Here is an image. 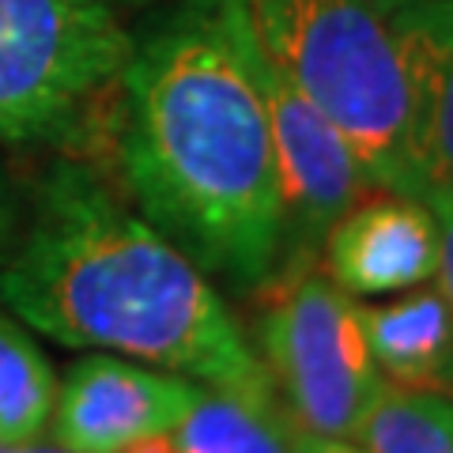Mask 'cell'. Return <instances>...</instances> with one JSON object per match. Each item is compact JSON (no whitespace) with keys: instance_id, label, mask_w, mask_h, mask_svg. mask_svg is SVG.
<instances>
[{"instance_id":"6da1fadb","label":"cell","mask_w":453,"mask_h":453,"mask_svg":"<svg viewBox=\"0 0 453 453\" xmlns=\"http://www.w3.org/2000/svg\"><path fill=\"white\" fill-rule=\"evenodd\" d=\"M113 159L129 201L204 276L257 295L280 257L265 50L246 0H174L133 38Z\"/></svg>"},{"instance_id":"7a4b0ae2","label":"cell","mask_w":453,"mask_h":453,"mask_svg":"<svg viewBox=\"0 0 453 453\" xmlns=\"http://www.w3.org/2000/svg\"><path fill=\"white\" fill-rule=\"evenodd\" d=\"M0 303L65 348L129 356L211 389H273L211 276L83 163H57L38 181L31 223L0 261Z\"/></svg>"},{"instance_id":"3957f363","label":"cell","mask_w":453,"mask_h":453,"mask_svg":"<svg viewBox=\"0 0 453 453\" xmlns=\"http://www.w3.org/2000/svg\"><path fill=\"white\" fill-rule=\"evenodd\" d=\"M273 68L356 151L381 193L423 201L412 91L386 12L363 0H246Z\"/></svg>"},{"instance_id":"277c9868","label":"cell","mask_w":453,"mask_h":453,"mask_svg":"<svg viewBox=\"0 0 453 453\" xmlns=\"http://www.w3.org/2000/svg\"><path fill=\"white\" fill-rule=\"evenodd\" d=\"M129 53L110 0H0V140L76 136L118 91Z\"/></svg>"},{"instance_id":"5b68a950","label":"cell","mask_w":453,"mask_h":453,"mask_svg":"<svg viewBox=\"0 0 453 453\" xmlns=\"http://www.w3.org/2000/svg\"><path fill=\"white\" fill-rule=\"evenodd\" d=\"M257 359L295 431L351 438L381 378L359 325V299L325 268H299L265 283Z\"/></svg>"},{"instance_id":"8992f818","label":"cell","mask_w":453,"mask_h":453,"mask_svg":"<svg viewBox=\"0 0 453 453\" xmlns=\"http://www.w3.org/2000/svg\"><path fill=\"white\" fill-rule=\"evenodd\" d=\"M265 98L276 151L280 196V257L276 273L291 276L321 261L325 234L374 186L366 181L356 151L265 57ZM268 280V283H273Z\"/></svg>"},{"instance_id":"52a82bcc","label":"cell","mask_w":453,"mask_h":453,"mask_svg":"<svg viewBox=\"0 0 453 453\" xmlns=\"http://www.w3.org/2000/svg\"><path fill=\"white\" fill-rule=\"evenodd\" d=\"M201 381L98 351L68 366L53 401V442L68 453H118L136 438L170 434Z\"/></svg>"},{"instance_id":"ba28073f","label":"cell","mask_w":453,"mask_h":453,"mask_svg":"<svg viewBox=\"0 0 453 453\" xmlns=\"http://www.w3.org/2000/svg\"><path fill=\"white\" fill-rule=\"evenodd\" d=\"M321 261L325 276L351 299L401 295L434 276L438 223L419 196L374 189L333 223Z\"/></svg>"},{"instance_id":"9c48e42d","label":"cell","mask_w":453,"mask_h":453,"mask_svg":"<svg viewBox=\"0 0 453 453\" xmlns=\"http://www.w3.org/2000/svg\"><path fill=\"white\" fill-rule=\"evenodd\" d=\"M412 91L423 196L453 189V0H401L381 8Z\"/></svg>"},{"instance_id":"30bf717a","label":"cell","mask_w":453,"mask_h":453,"mask_svg":"<svg viewBox=\"0 0 453 453\" xmlns=\"http://www.w3.org/2000/svg\"><path fill=\"white\" fill-rule=\"evenodd\" d=\"M359 325L381 378L442 389L453 363V321L438 288L416 283L393 303H359Z\"/></svg>"},{"instance_id":"8fae6325","label":"cell","mask_w":453,"mask_h":453,"mask_svg":"<svg viewBox=\"0 0 453 453\" xmlns=\"http://www.w3.org/2000/svg\"><path fill=\"white\" fill-rule=\"evenodd\" d=\"M170 434L178 453H291L299 431L283 412L276 389L234 393L201 386Z\"/></svg>"},{"instance_id":"7c38bea8","label":"cell","mask_w":453,"mask_h":453,"mask_svg":"<svg viewBox=\"0 0 453 453\" xmlns=\"http://www.w3.org/2000/svg\"><path fill=\"white\" fill-rule=\"evenodd\" d=\"M351 438L366 453H453V393L386 378Z\"/></svg>"},{"instance_id":"4fadbf2b","label":"cell","mask_w":453,"mask_h":453,"mask_svg":"<svg viewBox=\"0 0 453 453\" xmlns=\"http://www.w3.org/2000/svg\"><path fill=\"white\" fill-rule=\"evenodd\" d=\"M57 374L19 318L0 314V446H23L50 427Z\"/></svg>"},{"instance_id":"5bb4252c","label":"cell","mask_w":453,"mask_h":453,"mask_svg":"<svg viewBox=\"0 0 453 453\" xmlns=\"http://www.w3.org/2000/svg\"><path fill=\"white\" fill-rule=\"evenodd\" d=\"M423 201H427L431 216L438 223V268H434V276H438V295H442L449 321H453V189H431ZM442 389L453 393V363L446 371Z\"/></svg>"},{"instance_id":"9a60e30c","label":"cell","mask_w":453,"mask_h":453,"mask_svg":"<svg viewBox=\"0 0 453 453\" xmlns=\"http://www.w3.org/2000/svg\"><path fill=\"white\" fill-rule=\"evenodd\" d=\"M291 453H366L356 438H333V434H295Z\"/></svg>"},{"instance_id":"2e32d148","label":"cell","mask_w":453,"mask_h":453,"mask_svg":"<svg viewBox=\"0 0 453 453\" xmlns=\"http://www.w3.org/2000/svg\"><path fill=\"white\" fill-rule=\"evenodd\" d=\"M16 231H19V204L12 196V189L0 181V261L8 257L12 242H16Z\"/></svg>"},{"instance_id":"e0dca14e","label":"cell","mask_w":453,"mask_h":453,"mask_svg":"<svg viewBox=\"0 0 453 453\" xmlns=\"http://www.w3.org/2000/svg\"><path fill=\"white\" fill-rule=\"evenodd\" d=\"M118 453H178V446H174V434H148V438H136V442H129Z\"/></svg>"},{"instance_id":"ac0fdd59","label":"cell","mask_w":453,"mask_h":453,"mask_svg":"<svg viewBox=\"0 0 453 453\" xmlns=\"http://www.w3.org/2000/svg\"><path fill=\"white\" fill-rule=\"evenodd\" d=\"M0 453H68L61 446H35V442H23V446H0Z\"/></svg>"},{"instance_id":"d6986e66","label":"cell","mask_w":453,"mask_h":453,"mask_svg":"<svg viewBox=\"0 0 453 453\" xmlns=\"http://www.w3.org/2000/svg\"><path fill=\"white\" fill-rule=\"evenodd\" d=\"M363 4H374V8H393V4H401V0H363Z\"/></svg>"},{"instance_id":"ffe728a7","label":"cell","mask_w":453,"mask_h":453,"mask_svg":"<svg viewBox=\"0 0 453 453\" xmlns=\"http://www.w3.org/2000/svg\"><path fill=\"white\" fill-rule=\"evenodd\" d=\"M121 4H151V0H121Z\"/></svg>"}]
</instances>
